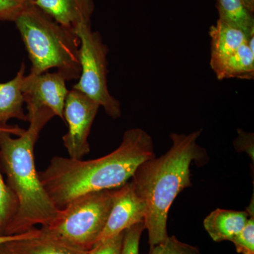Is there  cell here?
Returning <instances> with one entry per match:
<instances>
[{"mask_svg": "<svg viewBox=\"0 0 254 254\" xmlns=\"http://www.w3.org/2000/svg\"><path fill=\"white\" fill-rule=\"evenodd\" d=\"M155 156L152 137L133 128L125 132L118 148L109 154L90 160L53 157L38 173L50 199L62 209L82 195L123 186L142 163Z\"/></svg>", "mask_w": 254, "mask_h": 254, "instance_id": "cell-1", "label": "cell"}, {"mask_svg": "<svg viewBox=\"0 0 254 254\" xmlns=\"http://www.w3.org/2000/svg\"><path fill=\"white\" fill-rule=\"evenodd\" d=\"M26 116L27 129L12 127L0 131V169L18 200L17 213L6 235L48 225L59 212L42 185L34 158L40 133L55 115L49 110L39 109L28 112Z\"/></svg>", "mask_w": 254, "mask_h": 254, "instance_id": "cell-2", "label": "cell"}, {"mask_svg": "<svg viewBox=\"0 0 254 254\" xmlns=\"http://www.w3.org/2000/svg\"><path fill=\"white\" fill-rule=\"evenodd\" d=\"M201 132L199 129L187 134L171 133L170 149L159 158L155 156L142 163L131 177L135 190L146 204L143 223L150 250L169 236V210L180 192L191 187L190 165H201L208 160L206 150L197 143Z\"/></svg>", "mask_w": 254, "mask_h": 254, "instance_id": "cell-3", "label": "cell"}, {"mask_svg": "<svg viewBox=\"0 0 254 254\" xmlns=\"http://www.w3.org/2000/svg\"><path fill=\"white\" fill-rule=\"evenodd\" d=\"M31 62V74L55 68L66 81L81 73L76 33L55 21L34 4L14 21Z\"/></svg>", "mask_w": 254, "mask_h": 254, "instance_id": "cell-4", "label": "cell"}, {"mask_svg": "<svg viewBox=\"0 0 254 254\" xmlns=\"http://www.w3.org/2000/svg\"><path fill=\"white\" fill-rule=\"evenodd\" d=\"M114 190L82 195L59 209L48 225L41 226L42 235L89 251L99 240L108 221Z\"/></svg>", "mask_w": 254, "mask_h": 254, "instance_id": "cell-5", "label": "cell"}, {"mask_svg": "<svg viewBox=\"0 0 254 254\" xmlns=\"http://www.w3.org/2000/svg\"><path fill=\"white\" fill-rule=\"evenodd\" d=\"M79 40L81 73L72 89L81 92L98 103L110 118L122 116L121 103L110 93L107 81L109 48L99 32L93 31L91 25H81L76 31Z\"/></svg>", "mask_w": 254, "mask_h": 254, "instance_id": "cell-6", "label": "cell"}, {"mask_svg": "<svg viewBox=\"0 0 254 254\" xmlns=\"http://www.w3.org/2000/svg\"><path fill=\"white\" fill-rule=\"evenodd\" d=\"M100 108L94 100L76 90L68 91L64 108L68 131L63 137L69 158L82 159L90 153L88 137Z\"/></svg>", "mask_w": 254, "mask_h": 254, "instance_id": "cell-7", "label": "cell"}, {"mask_svg": "<svg viewBox=\"0 0 254 254\" xmlns=\"http://www.w3.org/2000/svg\"><path fill=\"white\" fill-rule=\"evenodd\" d=\"M66 81L58 71L26 75L22 91L27 111L48 109L64 120V108L69 91Z\"/></svg>", "mask_w": 254, "mask_h": 254, "instance_id": "cell-8", "label": "cell"}, {"mask_svg": "<svg viewBox=\"0 0 254 254\" xmlns=\"http://www.w3.org/2000/svg\"><path fill=\"white\" fill-rule=\"evenodd\" d=\"M146 204L137 193L131 180L114 190L113 205L108 221L97 243L143 222Z\"/></svg>", "mask_w": 254, "mask_h": 254, "instance_id": "cell-9", "label": "cell"}, {"mask_svg": "<svg viewBox=\"0 0 254 254\" xmlns=\"http://www.w3.org/2000/svg\"><path fill=\"white\" fill-rule=\"evenodd\" d=\"M210 67L218 80L227 64L235 58L249 43L251 37L238 28L232 27L220 20L210 28Z\"/></svg>", "mask_w": 254, "mask_h": 254, "instance_id": "cell-10", "label": "cell"}, {"mask_svg": "<svg viewBox=\"0 0 254 254\" xmlns=\"http://www.w3.org/2000/svg\"><path fill=\"white\" fill-rule=\"evenodd\" d=\"M34 5L75 33L81 25H91L93 0H34Z\"/></svg>", "mask_w": 254, "mask_h": 254, "instance_id": "cell-11", "label": "cell"}, {"mask_svg": "<svg viewBox=\"0 0 254 254\" xmlns=\"http://www.w3.org/2000/svg\"><path fill=\"white\" fill-rule=\"evenodd\" d=\"M26 64L22 63L16 76L11 81L0 83V127L8 126L12 119L27 121L23 110L22 85L26 76Z\"/></svg>", "mask_w": 254, "mask_h": 254, "instance_id": "cell-12", "label": "cell"}, {"mask_svg": "<svg viewBox=\"0 0 254 254\" xmlns=\"http://www.w3.org/2000/svg\"><path fill=\"white\" fill-rule=\"evenodd\" d=\"M248 212L217 208L203 222L205 230L215 242L230 241L245 226Z\"/></svg>", "mask_w": 254, "mask_h": 254, "instance_id": "cell-13", "label": "cell"}, {"mask_svg": "<svg viewBox=\"0 0 254 254\" xmlns=\"http://www.w3.org/2000/svg\"><path fill=\"white\" fill-rule=\"evenodd\" d=\"M6 244L15 254H88V252L42 235L39 229L34 236Z\"/></svg>", "mask_w": 254, "mask_h": 254, "instance_id": "cell-14", "label": "cell"}, {"mask_svg": "<svg viewBox=\"0 0 254 254\" xmlns=\"http://www.w3.org/2000/svg\"><path fill=\"white\" fill-rule=\"evenodd\" d=\"M217 8L219 20L245 32L249 36H254V13L242 0H217Z\"/></svg>", "mask_w": 254, "mask_h": 254, "instance_id": "cell-15", "label": "cell"}, {"mask_svg": "<svg viewBox=\"0 0 254 254\" xmlns=\"http://www.w3.org/2000/svg\"><path fill=\"white\" fill-rule=\"evenodd\" d=\"M18 200L3 178L0 169V235H6L10 224L16 216Z\"/></svg>", "mask_w": 254, "mask_h": 254, "instance_id": "cell-16", "label": "cell"}, {"mask_svg": "<svg viewBox=\"0 0 254 254\" xmlns=\"http://www.w3.org/2000/svg\"><path fill=\"white\" fill-rule=\"evenodd\" d=\"M250 217L244 228L232 239L237 253L254 254V194L250 205L247 208Z\"/></svg>", "mask_w": 254, "mask_h": 254, "instance_id": "cell-17", "label": "cell"}, {"mask_svg": "<svg viewBox=\"0 0 254 254\" xmlns=\"http://www.w3.org/2000/svg\"><path fill=\"white\" fill-rule=\"evenodd\" d=\"M150 254H201L195 246L182 242L175 236H168L162 243L150 250Z\"/></svg>", "mask_w": 254, "mask_h": 254, "instance_id": "cell-18", "label": "cell"}, {"mask_svg": "<svg viewBox=\"0 0 254 254\" xmlns=\"http://www.w3.org/2000/svg\"><path fill=\"white\" fill-rule=\"evenodd\" d=\"M34 4V0H0V20L14 21L25 10Z\"/></svg>", "mask_w": 254, "mask_h": 254, "instance_id": "cell-19", "label": "cell"}, {"mask_svg": "<svg viewBox=\"0 0 254 254\" xmlns=\"http://www.w3.org/2000/svg\"><path fill=\"white\" fill-rule=\"evenodd\" d=\"M144 230V223L140 222L125 230L121 254H139L140 240Z\"/></svg>", "mask_w": 254, "mask_h": 254, "instance_id": "cell-20", "label": "cell"}, {"mask_svg": "<svg viewBox=\"0 0 254 254\" xmlns=\"http://www.w3.org/2000/svg\"><path fill=\"white\" fill-rule=\"evenodd\" d=\"M125 232L98 242L88 251V254H121Z\"/></svg>", "mask_w": 254, "mask_h": 254, "instance_id": "cell-21", "label": "cell"}, {"mask_svg": "<svg viewBox=\"0 0 254 254\" xmlns=\"http://www.w3.org/2000/svg\"><path fill=\"white\" fill-rule=\"evenodd\" d=\"M238 136L234 141V146L238 152H245L252 159L254 160V136L253 133H249L239 128Z\"/></svg>", "mask_w": 254, "mask_h": 254, "instance_id": "cell-22", "label": "cell"}, {"mask_svg": "<svg viewBox=\"0 0 254 254\" xmlns=\"http://www.w3.org/2000/svg\"><path fill=\"white\" fill-rule=\"evenodd\" d=\"M38 229H32L30 231L25 232V233L19 234V235H0V245L2 244L7 243V242H12V241L22 240V239L28 238L36 235L38 233Z\"/></svg>", "mask_w": 254, "mask_h": 254, "instance_id": "cell-23", "label": "cell"}, {"mask_svg": "<svg viewBox=\"0 0 254 254\" xmlns=\"http://www.w3.org/2000/svg\"><path fill=\"white\" fill-rule=\"evenodd\" d=\"M0 254H15L9 247H7L6 244H2L0 245Z\"/></svg>", "mask_w": 254, "mask_h": 254, "instance_id": "cell-24", "label": "cell"}, {"mask_svg": "<svg viewBox=\"0 0 254 254\" xmlns=\"http://www.w3.org/2000/svg\"><path fill=\"white\" fill-rule=\"evenodd\" d=\"M245 6L248 8L251 12L254 13V0H242Z\"/></svg>", "mask_w": 254, "mask_h": 254, "instance_id": "cell-25", "label": "cell"}, {"mask_svg": "<svg viewBox=\"0 0 254 254\" xmlns=\"http://www.w3.org/2000/svg\"><path fill=\"white\" fill-rule=\"evenodd\" d=\"M11 126H9V125H8V126H6V127H0V131H1V130H5V129H8V128H11Z\"/></svg>", "mask_w": 254, "mask_h": 254, "instance_id": "cell-26", "label": "cell"}]
</instances>
